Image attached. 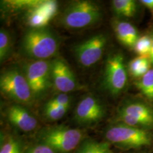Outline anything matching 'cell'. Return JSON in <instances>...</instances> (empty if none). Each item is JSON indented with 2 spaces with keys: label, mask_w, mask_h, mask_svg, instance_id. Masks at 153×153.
Masks as SVG:
<instances>
[{
  "label": "cell",
  "mask_w": 153,
  "mask_h": 153,
  "mask_svg": "<svg viewBox=\"0 0 153 153\" xmlns=\"http://www.w3.org/2000/svg\"><path fill=\"white\" fill-rule=\"evenodd\" d=\"M6 115L10 123L22 131H33L38 126L36 118L20 105L9 106L6 111Z\"/></svg>",
  "instance_id": "13"
},
{
  "label": "cell",
  "mask_w": 153,
  "mask_h": 153,
  "mask_svg": "<svg viewBox=\"0 0 153 153\" xmlns=\"http://www.w3.org/2000/svg\"><path fill=\"white\" fill-rule=\"evenodd\" d=\"M1 94L19 104H30L33 94L24 72L12 68L4 72L0 76Z\"/></svg>",
  "instance_id": "5"
},
{
  "label": "cell",
  "mask_w": 153,
  "mask_h": 153,
  "mask_svg": "<svg viewBox=\"0 0 153 153\" xmlns=\"http://www.w3.org/2000/svg\"><path fill=\"white\" fill-rule=\"evenodd\" d=\"M137 88L147 98L153 99V68H150L146 74L135 83Z\"/></svg>",
  "instance_id": "18"
},
{
  "label": "cell",
  "mask_w": 153,
  "mask_h": 153,
  "mask_svg": "<svg viewBox=\"0 0 153 153\" xmlns=\"http://www.w3.org/2000/svg\"><path fill=\"white\" fill-rule=\"evenodd\" d=\"M107 43L104 34L91 36L74 48V54L78 62L84 67H91L101 60Z\"/></svg>",
  "instance_id": "9"
},
{
  "label": "cell",
  "mask_w": 153,
  "mask_h": 153,
  "mask_svg": "<svg viewBox=\"0 0 153 153\" xmlns=\"http://www.w3.org/2000/svg\"><path fill=\"white\" fill-rule=\"evenodd\" d=\"M22 48L26 55L38 60L53 56L59 48V42L46 28H30L24 34Z\"/></svg>",
  "instance_id": "2"
},
{
  "label": "cell",
  "mask_w": 153,
  "mask_h": 153,
  "mask_svg": "<svg viewBox=\"0 0 153 153\" xmlns=\"http://www.w3.org/2000/svg\"><path fill=\"white\" fill-rule=\"evenodd\" d=\"M152 47V36L144 35L139 37L133 48L138 56H148Z\"/></svg>",
  "instance_id": "20"
},
{
  "label": "cell",
  "mask_w": 153,
  "mask_h": 153,
  "mask_svg": "<svg viewBox=\"0 0 153 153\" xmlns=\"http://www.w3.org/2000/svg\"><path fill=\"white\" fill-rule=\"evenodd\" d=\"M140 2L144 5L153 16V0H141Z\"/></svg>",
  "instance_id": "25"
},
{
  "label": "cell",
  "mask_w": 153,
  "mask_h": 153,
  "mask_svg": "<svg viewBox=\"0 0 153 153\" xmlns=\"http://www.w3.org/2000/svg\"><path fill=\"white\" fill-rule=\"evenodd\" d=\"M104 85L113 95L122 92L128 82V73L123 56L120 53L111 55L105 64Z\"/></svg>",
  "instance_id": "6"
},
{
  "label": "cell",
  "mask_w": 153,
  "mask_h": 153,
  "mask_svg": "<svg viewBox=\"0 0 153 153\" xmlns=\"http://www.w3.org/2000/svg\"><path fill=\"white\" fill-rule=\"evenodd\" d=\"M11 48V37L7 30L1 28L0 31V60L4 61L10 54Z\"/></svg>",
  "instance_id": "21"
},
{
  "label": "cell",
  "mask_w": 153,
  "mask_h": 153,
  "mask_svg": "<svg viewBox=\"0 0 153 153\" xmlns=\"http://www.w3.org/2000/svg\"><path fill=\"white\" fill-rule=\"evenodd\" d=\"M68 111V108H63V107L45 108H44V115L46 118L50 120H57L61 119L66 114Z\"/></svg>",
  "instance_id": "23"
},
{
  "label": "cell",
  "mask_w": 153,
  "mask_h": 153,
  "mask_svg": "<svg viewBox=\"0 0 153 153\" xmlns=\"http://www.w3.org/2000/svg\"><path fill=\"white\" fill-rule=\"evenodd\" d=\"M105 109L98 99L87 95L78 103L74 116L78 123L82 125H91L98 123L104 117Z\"/></svg>",
  "instance_id": "11"
},
{
  "label": "cell",
  "mask_w": 153,
  "mask_h": 153,
  "mask_svg": "<svg viewBox=\"0 0 153 153\" xmlns=\"http://www.w3.org/2000/svg\"><path fill=\"white\" fill-rule=\"evenodd\" d=\"M102 13L97 4L87 0H79L70 4L60 19L64 27L72 29L83 28L97 24L101 20Z\"/></svg>",
  "instance_id": "1"
},
{
  "label": "cell",
  "mask_w": 153,
  "mask_h": 153,
  "mask_svg": "<svg viewBox=\"0 0 153 153\" xmlns=\"http://www.w3.org/2000/svg\"><path fill=\"white\" fill-rule=\"evenodd\" d=\"M151 62L149 56H137L128 64V71L132 76L141 78L150 69Z\"/></svg>",
  "instance_id": "15"
},
{
  "label": "cell",
  "mask_w": 153,
  "mask_h": 153,
  "mask_svg": "<svg viewBox=\"0 0 153 153\" xmlns=\"http://www.w3.org/2000/svg\"><path fill=\"white\" fill-rule=\"evenodd\" d=\"M113 9L118 16L133 17L137 12V3L133 0H114Z\"/></svg>",
  "instance_id": "16"
},
{
  "label": "cell",
  "mask_w": 153,
  "mask_h": 153,
  "mask_svg": "<svg viewBox=\"0 0 153 153\" xmlns=\"http://www.w3.org/2000/svg\"><path fill=\"white\" fill-rule=\"evenodd\" d=\"M148 56H149V58H150L151 65H153V34L152 36V47H151L150 53Z\"/></svg>",
  "instance_id": "26"
},
{
  "label": "cell",
  "mask_w": 153,
  "mask_h": 153,
  "mask_svg": "<svg viewBox=\"0 0 153 153\" xmlns=\"http://www.w3.org/2000/svg\"><path fill=\"white\" fill-rule=\"evenodd\" d=\"M81 130L57 126L46 128L39 133L40 142L52 148L56 153H69L79 146L83 139Z\"/></svg>",
  "instance_id": "3"
},
{
  "label": "cell",
  "mask_w": 153,
  "mask_h": 153,
  "mask_svg": "<svg viewBox=\"0 0 153 153\" xmlns=\"http://www.w3.org/2000/svg\"><path fill=\"white\" fill-rule=\"evenodd\" d=\"M76 153H114L108 143L86 140L79 145Z\"/></svg>",
  "instance_id": "17"
},
{
  "label": "cell",
  "mask_w": 153,
  "mask_h": 153,
  "mask_svg": "<svg viewBox=\"0 0 153 153\" xmlns=\"http://www.w3.org/2000/svg\"><path fill=\"white\" fill-rule=\"evenodd\" d=\"M105 137L109 143L123 148L149 146L152 142V135L147 130L124 123L111 126L106 130Z\"/></svg>",
  "instance_id": "4"
},
{
  "label": "cell",
  "mask_w": 153,
  "mask_h": 153,
  "mask_svg": "<svg viewBox=\"0 0 153 153\" xmlns=\"http://www.w3.org/2000/svg\"><path fill=\"white\" fill-rule=\"evenodd\" d=\"M24 74L34 98L41 97L48 89L51 81V62L45 60L26 63Z\"/></svg>",
  "instance_id": "8"
},
{
  "label": "cell",
  "mask_w": 153,
  "mask_h": 153,
  "mask_svg": "<svg viewBox=\"0 0 153 153\" xmlns=\"http://www.w3.org/2000/svg\"><path fill=\"white\" fill-rule=\"evenodd\" d=\"M112 26L120 43L126 47L133 48L139 38L138 33L135 26L129 22L118 20H114Z\"/></svg>",
  "instance_id": "14"
},
{
  "label": "cell",
  "mask_w": 153,
  "mask_h": 153,
  "mask_svg": "<svg viewBox=\"0 0 153 153\" xmlns=\"http://www.w3.org/2000/svg\"><path fill=\"white\" fill-rule=\"evenodd\" d=\"M26 153H56L48 145L40 143L28 149Z\"/></svg>",
  "instance_id": "24"
},
{
  "label": "cell",
  "mask_w": 153,
  "mask_h": 153,
  "mask_svg": "<svg viewBox=\"0 0 153 153\" xmlns=\"http://www.w3.org/2000/svg\"><path fill=\"white\" fill-rule=\"evenodd\" d=\"M118 119L122 123L137 128H153V109L143 101H129L118 110Z\"/></svg>",
  "instance_id": "7"
},
{
  "label": "cell",
  "mask_w": 153,
  "mask_h": 153,
  "mask_svg": "<svg viewBox=\"0 0 153 153\" xmlns=\"http://www.w3.org/2000/svg\"><path fill=\"white\" fill-rule=\"evenodd\" d=\"M0 153H22V145L12 136L1 138Z\"/></svg>",
  "instance_id": "19"
},
{
  "label": "cell",
  "mask_w": 153,
  "mask_h": 153,
  "mask_svg": "<svg viewBox=\"0 0 153 153\" xmlns=\"http://www.w3.org/2000/svg\"><path fill=\"white\" fill-rule=\"evenodd\" d=\"M58 4L53 0L36 1L26 12V22L31 28H44L56 15Z\"/></svg>",
  "instance_id": "10"
},
{
  "label": "cell",
  "mask_w": 153,
  "mask_h": 153,
  "mask_svg": "<svg viewBox=\"0 0 153 153\" xmlns=\"http://www.w3.org/2000/svg\"><path fill=\"white\" fill-rule=\"evenodd\" d=\"M51 81L55 89L62 94L72 91L77 88L73 72L65 61L61 58L51 62Z\"/></svg>",
  "instance_id": "12"
},
{
  "label": "cell",
  "mask_w": 153,
  "mask_h": 153,
  "mask_svg": "<svg viewBox=\"0 0 153 153\" xmlns=\"http://www.w3.org/2000/svg\"><path fill=\"white\" fill-rule=\"evenodd\" d=\"M70 104V98L66 94H60L46 103L45 108H57V107H63L69 108Z\"/></svg>",
  "instance_id": "22"
}]
</instances>
